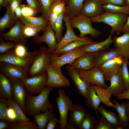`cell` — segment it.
<instances>
[{"mask_svg":"<svg viewBox=\"0 0 129 129\" xmlns=\"http://www.w3.org/2000/svg\"><path fill=\"white\" fill-rule=\"evenodd\" d=\"M53 88L46 86L37 96L27 94L25 109L26 114L29 116L49 110L53 111L54 106L48 99L50 93Z\"/></svg>","mask_w":129,"mask_h":129,"instance_id":"cell-1","label":"cell"},{"mask_svg":"<svg viewBox=\"0 0 129 129\" xmlns=\"http://www.w3.org/2000/svg\"><path fill=\"white\" fill-rule=\"evenodd\" d=\"M32 63L28 71L30 77L46 72L48 66L50 64V58L53 53L48 48L41 47L33 52Z\"/></svg>","mask_w":129,"mask_h":129,"instance_id":"cell-2","label":"cell"},{"mask_svg":"<svg viewBox=\"0 0 129 129\" xmlns=\"http://www.w3.org/2000/svg\"><path fill=\"white\" fill-rule=\"evenodd\" d=\"M128 14L123 13H114L107 11L101 15L91 18L92 22H102L111 27L110 33L115 32L117 34L121 32L122 28L127 20Z\"/></svg>","mask_w":129,"mask_h":129,"instance_id":"cell-3","label":"cell"},{"mask_svg":"<svg viewBox=\"0 0 129 129\" xmlns=\"http://www.w3.org/2000/svg\"><path fill=\"white\" fill-rule=\"evenodd\" d=\"M70 23L73 28L78 29L80 32L79 36L82 38L87 34H90L93 38H96L101 33L99 30L94 27L92 25L91 18L80 14L70 19Z\"/></svg>","mask_w":129,"mask_h":129,"instance_id":"cell-4","label":"cell"},{"mask_svg":"<svg viewBox=\"0 0 129 129\" xmlns=\"http://www.w3.org/2000/svg\"><path fill=\"white\" fill-rule=\"evenodd\" d=\"M58 92L59 96L56 97V101L60 114L59 128L66 129L68 124V112L72 105V102L63 89H59Z\"/></svg>","mask_w":129,"mask_h":129,"instance_id":"cell-5","label":"cell"},{"mask_svg":"<svg viewBox=\"0 0 129 129\" xmlns=\"http://www.w3.org/2000/svg\"><path fill=\"white\" fill-rule=\"evenodd\" d=\"M48 77L47 72L28 78H24L20 80L28 94L31 95L39 94L46 86L45 83Z\"/></svg>","mask_w":129,"mask_h":129,"instance_id":"cell-6","label":"cell"},{"mask_svg":"<svg viewBox=\"0 0 129 129\" xmlns=\"http://www.w3.org/2000/svg\"><path fill=\"white\" fill-rule=\"evenodd\" d=\"M48 79L45 83L46 86L59 88L67 87L70 85L68 80L63 74L61 67H56L50 64L46 70Z\"/></svg>","mask_w":129,"mask_h":129,"instance_id":"cell-7","label":"cell"},{"mask_svg":"<svg viewBox=\"0 0 129 129\" xmlns=\"http://www.w3.org/2000/svg\"><path fill=\"white\" fill-rule=\"evenodd\" d=\"M78 70L80 77L86 82L104 88L108 87L105 83L106 80L104 73L98 66H95L92 69L87 71Z\"/></svg>","mask_w":129,"mask_h":129,"instance_id":"cell-8","label":"cell"},{"mask_svg":"<svg viewBox=\"0 0 129 129\" xmlns=\"http://www.w3.org/2000/svg\"><path fill=\"white\" fill-rule=\"evenodd\" d=\"M86 54L79 47L59 56L53 54L51 57L50 64L61 67L65 64H70L77 58Z\"/></svg>","mask_w":129,"mask_h":129,"instance_id":"cell-9","label":"cell"},{"mask_svg":"<svg viewBox=\"0 0 129 129\" xmlns=\"http://www.w3.org/2000/svg\"><path fill=\"white\" fill-rule=\"evenodd\" d=\"M110 81V84L109 86L105 89L102 87L100 88L102 94L109 101L112 95L115 96L126 90L122 76L119 71L111 77Z\"/></svg>","mask_w":129,"mask_h":129,"instance_id":"cell-10","label":"cell"},{"mask_svg":"<svg viewBox=\"0 0 129 129\" xmlns=\"http://www.w3.org/2000/svg\"><path fill=\"white\" fill-rule=\"evenodd\" d=\"M13 49L10 50L5 54H0V62L24 68L28 71L32 63L33 58L19 57L14 54Z\"/></svg>","mask_w":129,"mask_h":129,"instance_id":"cell-11","label":"cell"},{"mask_svg":"<svg viewBox=\"0 0 129 129\" xmlns=\"http://www.w3.org/2000/svg\"><path fill=\"white\" fill-rule=\"evenodd\" d=\"M0 70L10 80H21L30 77L26 70L4 62H0Z\"/></svg>","mask_w":129,"mask_h":129,"instance_id":"cell-12","label":"cell"},{"mask_svg":"<svg viewBox=\"0 0 129 129\" xmlns=\"http://www.w3.org/2000/svg\"><path fill=\"white\" fill-rule=\"evenodd\" d=\"M12 84L13 98L20 106L26 115L25 106L27 96L28 93L20 79L10 80Z\"/></svg>","mask_w":129,"mask_h":129,"instance_id":"cell-13","label":"cell"},{"mask_svg":"<svg viewBox=\"0 0 129 129\" xmlns=\"http://www.w3.org/2000/svg\"><path fill=\"white\" fill-rule=\"evenodd\" d=\"M66 66L68 74L73 81L79 92L85 98L90 84L86 82L81 78L78 70L73 68L70 64H67Z\"/></svg>","mask_w":129,"mask_h":129,"instance_id":"cell-14","label":"cell"},{"mask_svg":"<svg viewBox=\"0 0 129 129\" xmlns=\"http://www.w3.org/2000/svg\"><path fill=\"white\" fill-rule=\"evenodd\" d=\"M66 129H79L80 124L87 113L84 107L78 104H72Z\"/></svg>","mask_w":129,"mask_h":129,"instance_id":"cell-15","label":"cell"},{"mask_svg":"<svg viewBox=\"0 0 129 129\" xmlns=\"http://www.w3.org/2000/svg\"><path fill=\"white\" fill-rule=\"evenodd\" d=\"M124 59L122 56L117 57L98 66L103 72L106 80L110 81L111 77L118 71Z\"/></svg>","mask_w":129,"mask_h":129,"instance_id":"cell-16","label":"cell"},{"mask_svg":"<svg viewBox=\"0 0 129 129\" xmlns=\"http://www.w3.org/2000/svg\"><path fill=\"white\" fill-rule=\"evenodd\" d=\"M23 24L19 19L10 30L5 33L0 34V36L4 39L14 41L17 44L25 45L27 42L26 38L23 35L22 31Z\"/></svg>","mask_w":129,"mask_h":129,"instance_id":"cell-17","label":"cell"},{"mask_svg":"<svg viewBox=\"0 0 129 129\" xmlns=\"http://www.w3.org/2000/svg\"><path fill=\"white\" fill-rule=\"evenodd\" d=\"M32 41L37 44H40L43 42L45 43L48 45L49 50L53 53L56 50L58 43L55 32L49 25L42 36L37 35L33 37Z\"/></svg>","mask_w":129,"mask_h":129,"instance_id":"cell-18","label":"cell"},{"mask_svg":"<svg viewBox=\"0 0 129 129\" xmlns=\"http://www.w3.org/2000/svg\"><path fill=\"white\" fill-rule=\"evenodd\" d=\"M99 52L86 54L77 58L70 65L77 70H90L95 66V59Z\"/></svg>","mask_w":129,"mask_h":129,"instance_id":"cell-19","label":"cell"},{"mask_svg":"<svg viewBox=\"0 0 129 129\" xmlns=\"http://www.w3.org/2000/svg\"><path fill=\"white\" fill-rule=\"evenodd\" d=\"M100 0H86L80 11V14L90 18L97 16L104 12Z\"/></svg>","mask_w":129,"mask_h":129,"instance_id":"cell-20","label":"cell"},{"mask_svg":"<svg viewBox=\"0 0 129 129\" xmlns=\"http://www.w3.org/2000/svg\"><path fill=\"white\" fill-rule=\"evenodd\" d=\"M70 18L67 15H64L63 20L65 23L66 30L64 36L60 41L58 43L56 50L60 49L69 43L74 41L84 39L86 36L81 38L77 36L75 33L70 21Z\"/></svg>","mask_w":129,"mask_h":129,"instance_id":"cell-21","label":"cell"},{"mask_svg":"<svg viewBox=\"0 0 129 129\" xmlns=\"http://www.w3.org/2000/svg\"><path fill=\"white\" fill-rule=\"evenodd\" d=\"M114 48L119 55L124 59H129V33H126L120 36H115L113 39Z\"/></svg>","mask_w":129,"mask_h":129,"instance_id":"cell-22","label":"cell"},{"mask_svg":"<svg viewBox=\"0 0 129 129\" xmlns=\"http://www.w3.org/2000/svg\"><path fill=\"white\" fill-rule=\"evenodd\" d=\"M113 34H110L105 40L100 42H97L85 45L80 47L81 49L86 53L100 52L109 48L110 45L113 43L112 38Z\"/></svg>","mask_w":129,"mask_h":129,"instance_id":"cell-23","label":"cell"},{"mask_svg":"<svg viewBox=\"0 0 129 129\" xmlns=\"http://www.w3.org/2000/svg\"><path fill=\"white\" fill-rule=\"evenodd\" d=\"M6 8L5 13L0 19V34L6 29L11 28L13 26L18 19L15 12L10 8L9 5Z\"/></svg>","mask_w":129,"mask_h":129,"instance_id":"cell-24","label":"cell"},{"mask_svg":"<svg viewBox=\"0 0 129 129\" xmlns=\"http://www.w3.org/2000/svg\"><path fill=\"white\" fill-rule=\"evenodd\" d=\"M12 84L11 81L3 73L0 72V97L6 99L13 98Z\"/></svg>","mask_w":129,"mask_h":129,"instance_id":"cell-25","label":"cell"},{"mask_svg":"<svg viewBox=\"0 0 129 129\" xmlns=\"http://www.w3.org/2000/svg\"><path fill=\"white\" fill-rule=\"evenodd\" d=\"M93 84H90L87 96L85 98L87 106L92 109H94L99 119L98 109L101 101L97 95Z\"/></svg>","mask_w":129,"mask_h":129,"instance_id":"cell-26","label":"cell"},{"mask_svg":"<svg viewBox=\"0 0 129 129\" xmlns=\"http://www.w3.org/2000/svg\"><path fill=\"white\" fill-rule=\"evenodd\" d=\"M120 56L115 48H108L99 52L95 59V65L99 66L109 60Z\"/></svg>","mask_w":129,"mask_h":129,"instance_id":"cell-27","label":"cell"},{"mask_svg":"<svg viewBox=\"0 0 129 129\" xmlns=\"http://www.w3.org/2000/svg\"><path fill=\"white\" fill-rule=\"evenodd\" d=\"M112 101L114 104L113 108L118 114L120 125L123 129H129V121L126 113V103L123 102L120 104L113 99Z\"/></svg>","mask_w":129,"mask_h":129,"instance_id":"cell-28","label":"cell"},{"mask_svg":"<svg viewBox=\"0 0 129 129\" xmlns=\"http://www.w3.org/2000/svg\"><path fill=\"white\" fill-rule=\"evenodd\" d=\"M96 42L92 41L90 38L86 37L84 39L75 40L69 43L62 48L56 51L53 54L59 56L77 48Z\"/></svg>","mask_w":129,"mask_h":129,"instance_id":"cell-29","label":"cell"},{"mask_svg":"<svg viewBox=\"0 0 129 129\" xmlns=\"http://www.w3.org/2000/svg\"><path fill=\"white\" fill-rule=\"evenodd\" d=\"M84 0H67L64 15H67L70 18L80 14Z\"/></svg>","mask_w":129,"mask_h":129,"instance_id":"cell-30","label":"cell"},{"mask_svg":"<svg viewBox=\"0 0 129 129\" xmlns=\"http://www.w3.org/2000/svg\"><path fill=\"white\" fill-rule=\"evenodd\" d=\"M18 19L23 24L28 23L39 27L44 32L49 25L48 22L42 16L38 17L22 16Z\"/></svg>","mask_w":129,"mask_h":129,"instance_id":"cell-31","label":"cell"},{"mask_svg":"<svg viewBox=\"0 0 129 129\" xmlns=\"http://www.w3.org/2000/svg\"><path fill=\"white\" fill-rule=\"evenodd\" d=\"M53 111L48 110L32 116L34 120L37 124L39 129H44L46 128L48 121L54 115Z\"/></svg>","mask_w":129,"mask_h":129,"instance_id":"cell-32","label":"cell"},{"mask_svg":"<svg viewBox=\"0 0 129 129\" xmlns=\"http://www.w3.org/2000/svg\"><path fill=\"white\" fill-rule=\"evenodd\" d=\"M98 112L107 121L116 128L119 125L118 116L114 113L100 105L98 109Z\"/></svg>","mask_w":129,"mask_h":129,"instance_id":"cell-33","label":"cell"},{"mask_svg":"<svg viewBox=\"0 0 129 129\" xmlns=\"http://www.w3.org/2000/svg\"><path fill=\"white\" fill-rule=\"evenodd\" d=\"M7 102L8 107L12 108L14 110L17 117V122L31 121L30 119L24 114L19 105L13 99H7Z\"/></svg>","mask_w":129,"mask_h":129,"instance_id":"cell-34","label":"cell"},{"mask_svg":"<svg viewBox=\"0 0 129 129\" xmlns=\"http://www.w3.org/2000/svg\"><path fill=\"white\" fill-rule=\"evenodd\" d=\"M41 29L39 27L29 23L23 24L22 27V33L26 38L37 36Z\"/></svg>","mask_w":129,"mask_h":129,"instance_id":"cell-35","label":"cell"},{"mask_svg":"<svg viewBox=\"0 0 129 129\" xmlns=\"http://www.w3.org/2000/svg\"><path fill=\"white\" fill-rule=\"evenodd\" d=\"M65 10V9L58 14L55 24L54 31L58 43L60 41L62 38L63 17L64 15Z\"/></svg>","mask_w":129,"mask_h":129,"instance_id":"cell-36","label":"cell"},{"mask_svg":"<svg viewBox=\"0 0 129 129\" xmlns=\"http://www.w3.org/2000/svg\"><path fill=\"white\" fill-rule=\"evenodd\" d=\"M103 11L114 13H123L129 15V6H121L107 4L102 5Z\"/></svg>","mask_w":129,"mask_h":129,"instance_id":"cell-37","label":"cell"},{"mask_svg":"<svg viewBox=\"0 0 129 129\" xmlns=\"http://www.w3.org/2000/svg\"><path fill=\"white\" fill-rule=\"evenodd\" d=\"M8 129H39L38 127L34 121L16 122L10 124Z\"/></svg>","mask_w":129,"mask_h":129,"instance_id":"cell-38","label":"cell"},{"mask_svg":"<svg viewBox=\"0 0 129 129\" xmlns=\"http://www.w3.org/2000/svg\"><path fill=\"white\" fill-rule=\"evenodd\" d=\"M96 120L91 114L86 113L80 124L79 129H93Z\"/></svg>","mask_w":129,"mask_h":129,"instance_id":"cell-39","label":"cell"},{"mask_svg":"<svg viewBox=\"0 0 129 129\" xmlns=\"http://www.w3.org/2000/svg\"><path fill=\"white\" fill-rule=\"evenodd\" d=\"M13 51L16 55L19 57L23 58H33V52H28L24 45L17 43L13 49Z\"/></svg>","mask_w":129,"mask_h":129,"instance_id":"cell-40","label":"cell"},{"mask_svg":"<svg viewBox=\"0 0 129 129\" xmlns=\"http://www.w3.org/2000/svg\"><path fill=\"white\" fill-rule=\"evenodd\" d=\"M128 60L124 58L119 71L121 73L124 81L126 90L129 89V73L127 67Z\"/></svg>","mask_w":129,"mask_h":129,"instance_id":"cell-41","label":"cell"},{"mask_svg":"<svg viewBox=\"0 0 129 129\" xmlns=\"http://www.w3.org/2000/svg\"><path fill=\"white\" fill-rule=\"evenodd\" d=\"M37 0L41 9V16L48 22V10L51 5L56 0Z\"/></svg>","mask_w":129,"mask_h":129,"instance_id":"cell-42","label":"cell"},{"mask_svg":"<svg viewBox=\"0 0 129 129\" xmlns=\"http://www.w3.org/2000/svg\"><path fill=\"white\" fill-rule=\"evenodd\" d=\"M115 127L102 116L97 120L93 129H115Z\"/></svg>","mask_w":129,"mask_h":129,"instance_id":"cell-43","label":"cell"},{"mask_svg":"<svg viewBox=\"0 0 129 129\" xmlns=\"http://www.w3.org/2000/svg\"><path fill=\"white\" fill-rule=\"evenodd\" d=\"M17 43H16L6 42L4 41L3 37L0 36V54H6L15 47Z\"/></svg>","mask_w":129,"mask_h":129,"instance_id":"cell-44","label":"cell"},{"mask_svg":"<svg viewBox=\"0 0 129 129\" xmlns=\"http://www.w3.org/2000/svg\"><path fill=\"white\" fill-rule=\"evenodd\" d=\"M66 5V3L64 1L56 0L51 5L48 11H53L59 14L65 9Z\"/></svg>","mask_w":129,"mask_h":129,"instance_id":"cell-45","label":"cell"},{"mask_svg":"<svg viewBox=\"0 0 129 129\" xmlns=\"http://www.w3.org/2000/svg\"><path fill=\"white\" fill-rule=\"evenodd\" d=\"M8 107L7 99L0 97V119L7 121L8 122L6 114Z\"/></svg>","mask_w":129,"mask_h":129,"instance_id":"cell-46","label":"cell"},{"mask_svg":"<svg viewBox=\"0 0 129 129\" xmlns=\"http://www.w3.org/2000/svg\"><path fill=\"white\" fill-rule=\"evenodd\" d=\"M6 114L9 123L13 124L17 121V116L12 108L10 107L8 108Z\"/></svg>","mask_w":129,"mask_h":129,"instance_id":"cell-47","label":"cell"},{"mask_svg":"<svg viewBox=\"0 0 129 129\" xmlns=\"http://www.w3.org/2000/svg\"><path fill=\"white\" fill-rule=\"evenodd\" d=\"M102 5L109 4L121 6L127 5L126 0H100Z\"/></svg>","mask_w":129,"mask_h":129,"instance_id":"cell-48","label":"cell"},{"mask_svg":"<svg viewBox=\"0 0 129 129\" xmlns=\"http://www.w3.org/2000/svg\"><path fill=\"white\" fill-rule=\"evenodd\" d=\"M22 12L23 16H33L35 13V11L27 5L21 4Z\"/></svg>","mask_w":129,"mask_h":129,"instance_id":"cell-49","label":"cell"},{"mask_svg":"<svg viewBox=\"0 0 129 129\" xmlns=\"http://www.w3.org/2000/svg\"><path fill=\"white\" fill-rule=\"evenodd\" d=\"M27 5L33 9L36 13L41 12L40 6L37 0H26Z\"/></svg>","mask_w":129,"mask_h":129,"instance_id":"cell-50","label":"cell"},{"mask_svg":"<svg viewBox=\"0 0 129 129\" xmlns=\"http://www.w3.org/2000/svg\"><path fill=\"white\" fill-rule=\"evenodd\" d=\"M59 119H58L54 115L48 121L46 127V129H54L57 128L58 124H59Z\"/></svg>","mask_w":129,"mask_h":129,"instance_id":"cell-51","label":"cell"},{"mask_svg":"<svg viewBox=\"0 0 129 129\" xmlns=\"http://www.w3.org/2000/svg\"><path fill=\"white\" fill-rule=\"evenodd\" d=\"M22 0H12L9 5L11 9L14 12L15 9L21 4Z\"/></svg>","mask_w":129,"mask_h":129,"instance_id":"cell-52","label":"cell"},{"mask_svg":"<svg viewBox=\"0 0 129 129\" xmlns=\"http://www.w3.org/2000/svg\"><path fill=\"white\" fill-rule=\"evenodd\" d=\"M115 96L118 100L129 99V89L126 90L122 93L118 94Z\"/></svg>","mask_w":129,"mask_h":129,"instance_id":"cell-53","label":"cell"},{"mask_svg":"<svg viewBox=\"0 0 129 129\" xmlns=\"http://www.w3.org/2000/svg\"><path fill=\"white\" fill-rule=\"evenodd\" d=\"M14 12L16 16L18 19L23 16L22 12V5L21 4L15 10Z\"/></svg>","mask_w":129,"mask_h":129,"instance_id":"cell-54","label":"cell"},{"mask_svg":"<svg viewBox=\"0 0 129 129\" xmlns=\"http://www.w3.org/2000/svg\"><path fill=\"white\" fill-rule=\"evenodd\" d=\"M121 32L124 33H129V16H128L126 22L122 28Z\"/></svg>","mask_w":129,"mask_h":129,"instance_id":"cell-55","label":"cell"},{"mask_svg":"<svg viewBox=\"0 0 129 129\" xmlns=\"http://www.w3.org/2000/svg\"><path fill=\"white\" fill-rule=\"evenodd\" d=\"M7 121L5 120H0V129H8L10 124L7 123Z\"/></svg>","mask_w":129,"mask_h":129,"instance_id":"cell-56","label":"cell"},{"mask_svg":"<svg viewBox=\"0 0 129 129\" xmlns=\"http://www.w3.org/2000/svg\"><path fill=\"white\" fill-rule=\"evenodd\" d=\"M9 4L7 0H0V7L3 6L6 7Z\"/></svg>","mask_w":129,"mask_h":129,"instance_id":"cell-57","label":"cell"},{"mask_svg":"<svg viewBox=\"0 0 129 129\" xmlns=\"http://www.w3.org/2000/svg\"><path fill=\"white\" fill-rule=\"evenodd\" d=\"M126 113L127 116L129 121V102H127L126 103Z\"/></svg>","mask_w":129,"mask_h":129,"instance_id":"cell-58","label":"cell"},{"mask_svg":"<svg viewBox=\"0 0 129 129\" xmlns=\"http://www.w3.org/2000/svg\"><path fill=\"white\" fill-rule=\"evenodd\" d=\"M127 2V5L129 6V0H126Z\"/></svg>","mask_w":129,"mask_h":129,"instance_id":"cell-59","label":"cell"},{"mask_svg":"<svg viewBox=\"0 0 129 129\" xmlns=\"http://www.w3.org/2000/svg\"><path fill=\"white\" fill-rule=\"evenodd\" d=\"M62 0L64 1L65 2V3H66V5L67 4V0Z\"/></svg>","mask_w":129,"mask_h":129,"instance_id":"cell-60","label":"cell"},{"mask_svg":"<svg viewBox=\"0 0 129 129\" xmlns=\"http://www.w3.org/2000/svg\"><path fill=\"white\" fill-rule=\"evenodd\" d=\"M7 0L9 3L10 4L12 0Z\"/></svg>","mask_w":129,"mask_h":129,"instance_id":"cell-61","label":"cell"},{"mask_svg":"<svg viewBox=\"0 0 129 129\" xmlns=\"http://www.w3.org/2000/svg\"><path fill=\"white\" fill-rule=\"evenodd\" d=\"M127 64L128 65H129V61H128L127 62Z\"/></svg>","mask_w":129,"mask_h":129,"instance_id":"cell-62","label":"cell"},{"mask_svg":"<svg viewBox=\"0 0 129 129\" xmlns=\"http://www.w3.org/2000/svg\"></svg>","mask_w":129,"mask_h":129,"instance_id":"cell-63","label":"cell"}]
</instances>
